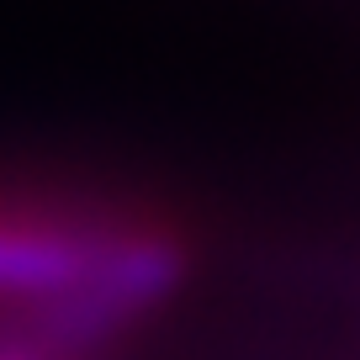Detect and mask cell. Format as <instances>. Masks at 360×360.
<instances>
[{
	"instance_id": "obj_1",
	"label": "cell",
	"mask_w": 360,
	"mask_h": 360,
	"mask_svg": "<svg viewBox=\"0 0 360 360\" xmlns=\"http://www.w3.org/2000/svg\"><path fill=\"white\" fill-rule=\"evenodd\" d=\"M186 238L148 212L64 191L0 186V307L22 349H79L127 328L186 276Z\"/></svg>"
},
{
	"instance_id": "obj_2",
	"label": "cell",
	"mask_w": 360,
	"mask_h": 360,
	"mask_svg": "<svg viewBox=\"0 0 360 360\" xmlns=\"http://www.w3.org/2000/svg\"><path fill=\"white\" fill-rule=\"evenodd\" d=\"M0 360H27V349L22 345H0Z\"/></svg>"
}]
</instances>
